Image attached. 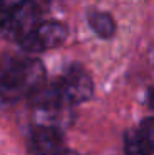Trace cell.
Segmentation results:
<instances>
[{
  "label": "cell",
  "instance_id": "1",
  "mask_svg": "<svg viewBox=\"0 0 154 155\" xmlns=\"http://www.w3.org/2000/svg\"><path fill=\"white\" fill-rule=\"evenodd\" d=\"M46 71L40 60L22 53L0 54V102L13 104L32 97L45 86Z\"/></svg>",
  "mask_w": 154,
  "mask_h": 155
},
{
  "label": "cell",
  "instance_id": "2",
  "mask_svg": "<svg viewBox=\"0 0 154 155\" xmlns=\"http://www.w3.org/2000/svg\"><path fill=\"white\" fill-rule=\"evenodd\" d=\"M51 86L68 106L81 104L93 97L94 93L93 79L80 64H70L63 74L51 83Z\"/></svg>",
  "mask_w": 154,
  "mask_h": 155
},
{
  "label": "cell",
  "instance_id": "3",
  "mask_svg": "<svg viewBox=\"0 0 154 155\" xmlns=\"http://www.w3.org/2000/svg\"><path fill=\"white\" fill-rule=\"evenodd\" d=\"M40 12L33 0H22L20 3L0 21V33L3 38L20 43L38 25Z\"/></svg>",
  "mask_w": 154,
  "mask_h": 155
},
{
  "label": "cell",
  "instance_id": "4",
  "mask_svg": "<svg viewBox=\"0 0 154 155\" xmlns=\"http://www.w3.org/2000/svg\"><path fill=\"white\" fill-rule=\"evenodd\" d=\"M68 36L67 25L60 21H43L22 40L18 45L28 53H38V51L51 50L60 46Z\"/></svg>",
  "mask_w": 154,
  "mask_h": 155
},
{
  "label": "cell",
  "instance_id": "5",
  "mask_svg": "<svg viewBox=\"0 0 154 155\" xmlns=\"http://www.w3.org/2000/svg\"><path fill=\"white\" fill-rule=\"evenodd\" d=\"M63 145L61 129L33 125L28 135L27 149L30 155H56Z\"/></svg>",
  "mask_w": 154,
  "mask_h": 155
},
{
  "label": "cell",
  "instance_id": "6",
  "mask_svg": "<svg viewBox=\"0 0 154 155\" xmlns=\"http://www.w3.org/2000/svg\"><path fill=\"white\" fill-rule=\"evenodd\" d=\"M88 21H90L91 30L96 33L101 38H111L116 31V23L109 13L103 12H91L88 15Z\"/></svg>",
  "mask_w": 154,
  "mask_h": 155
},
{
  "label": "cell",
  "instance_id": "7",
  "mask_svg": "<svg viewBox=\"0 0 154 155\" xmlns=\"http://www.w3.org/2000/svg\"><path fill=\"white\" fill-rule=\"evenodd\" d=\"M154 152L138 130H128L124 135V155H152Z\"/></svg>",
  "mask_w": 154,
  "mask_h": 155
},
{
  "label": "cell",
  "instance_id": "8",
  "mask_svg": "<svg viewBox=\"0 0 154 155\" xmlns=\"http://www.w3.org/2000/svg\"><path fill=\"white\" fill-rule=\"evenodd\" d=\"M138 132L141 134V137L146 140V143L151 147V150L154 152V117H149V119L142 120Z\"/></svg>",
  "mask_w": 154,
  "mask_h": 155
},
{
  "label": "cell",
  "instance_id": "9",
  "mask_svg": "<svg viewBox=\"0 0 154 155\" xmlns=\"http://www.w3.org/2000/svg\"><path fill=\"white\" fill-rule=\"evenodd\" d=\"M22 0H0V21L3 20Z\"/></svg>",
  "mask_w": 154,
  "mask_h": 155
},
{
  "label": "cell",
  "instance_id": "10",
  "mask_svg": "<svg viewBox=\"0 0 154 155\" xmlns=\"http://www.w3.org/2000/svg\"><path fill=\"white\" fill-rule=\"evenodd\" d=\"M148 104H149V107L154 109V86L149 89V93H148Z\"/></svg>",
  "mask_w": 154,
  "mask_h": 155
}]
</instances>
